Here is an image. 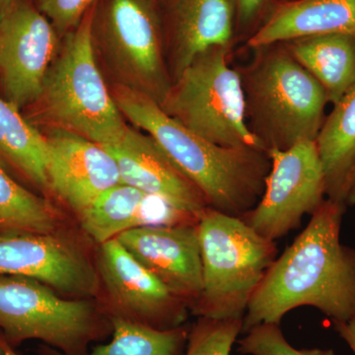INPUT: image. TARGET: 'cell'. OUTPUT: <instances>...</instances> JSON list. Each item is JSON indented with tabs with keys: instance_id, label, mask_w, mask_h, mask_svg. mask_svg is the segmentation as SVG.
Wrapping results in <instances>:
<instances>
[{
	"instance_id": "cell-1",
	"label": "cell",
	"mask_w": 355,
	"mask_h": 355,
	"mask_svg": "<svg viewBox=\"0 0 355 355\" xmlns=\"http://www.w3.org/2000/svg\"><path fill=\"white\" fill-rule=\"evenodd\" d=\"M347 207L326 198L304 230L268 268L254 291L242 333L280 326L287 313L311 306L333 323L355 320V249L340 241Z\"/></svg>"
},
{
	"instance_id": "cell-2",
	"label": "cell",
	"mask_w": 355,
	"mask_h": 355,
	"mask_svg": "<svg viewBox=\"0 0 355 355\" xmlns=\"http://www.w3.org/2000/svg\"><path fill=\"white\" fill-rule=\"evenodd\" d=\"M111 91L125 119L156 140L209 209L241 217L258 205L272 168L266 151L218 146L178 123L148 96L119 85Z\"/></svg>"
},
{
	"instance_id": "cell-3",
	"label": "cell",
	"mask_w": 355,
	"mask_h": 355,
	"mask_svg": "<svg viewBox=\"0 0 355 355\" xmlns=\"http://www.w3.org/2000/svg\"><path fill=\"white\" fill-rule=\"evenodd\" d=\"M254 51L250 64L237 69L248 127L254 137L266 153L286 150L304 140L315 141L329 103L321 84L284 44Z\"/></svg>"
},
{
	"instance_id": "cell-4",
	"label": "cell",
	"mask_w": 355,
	"mask_h": 355,
	"mask_svg": "<svg viewBox=\"0 0 355 355\" xmlns=\"http://www.w3.org/2000/svg\"><path fill=\"white\" fill-rule=\"evenodd\" d=\"M94 6L64 36L38 101L40 119L51 128L76 133L100 146L116 144L128 125L96 58Z\"/></svg>"
},
{
	"instance_id": "cell-5",
	"label": "cell",
	"mask_w": 355,
	"mask_h": 355,
	"mask_svg": "<svg viewBox=\"0 0 355 355\" xmlns=\"http://www.w3.org/2000/svg\"><path fill=\"white\" fill-rule=\"evenodd\" d=\"M202 287L191 308L198 318L243 319L252 296L277 258L275 242L241 217L207 207L197 223Z\"/></svg>"
},
{
	"instance_id": "cell-6",
	"label": "cell",
	"mask_w": 355,
	"mask_h": 355,
	"mask_svg": "<svg viewBox=\"0 0 355 355\" xmlns=\"http://www.w3.org/2000/svg\"><path fill=\"white\" fill-rule=\"evenodd\" d=\"M65 298L38 280L0 275V336L14 347L39 340L64 354L88 352L112 335L101 303Z\"/></svg>"
},
{
	"instance_id": "cell-7",
	"label": "cell",
	"mask_w": 355,
	"mask_h": 355,
	"mask_svg": "<svg viewBox=\"0 0 355 355\" xmlns=\"http://www.w3.org/2000/svg\"><path fill=\"white\" fill-rule=\"evenodd\" d=\"M231 48L214 46L198 53L173 80L159 106L191 132L218 146L265 150L248 127L241 77L229 65Z\"/></svg>"
},
{
	"instance_id": "cell-8",
	"label": "cell",
	"mask_w": 355,
	"mask_h": 355,
	"mask_svg": "<svg viewBox=\"0 0 355 355\" xmlns=\"http://www.w3.org/2000/svg\"><path fill=\"white\" fill-rule=\"evenodd\" d=\"M93 39L116 84L162 104L173 79L151 0H108L93 19Z\"/></svg>"
},
{
	"instance_id": "cell-9",
	"label": "cell",
	"mask_w": 355,
	"mask_h": 355,
	"mask_svg": "<svg viewBox=\"0 0 355 355\" xmlns=\"http://www.w3.org/2000/svg\"><path fill=\"white\" fill-rule=\"evenodd\" d=\"M272 168L265 191L253 209L241 216L259 234L275 242L313 216L327 198L326 178L315 141L286 150H270Z\"/></svg>"
},
{
	"instance_id": "cell-10",
	"label": "cell",
	"mask_w": 355,
	"mask_h": 355,
	"mask_svg": "<svg viewBox=\"0 0 355 355\" xmlns=\"http://www.w3.org/2000/svg\"><path fill=\"white\" fill-rule=\"evenodd\" d=\"M0 275L38 280L69 298L99 297V275L85 246L64 231H0Z\"/></svg>"
},
{
	"instance_id": "cell-11",
	"label": "cell",
	"mask_w": 355,
	"mask_h": 355,
	"mask_svg": "<svg viewBox=\"0 0 355 355\" xmlns=\"http://www.w3.org/2000/svg\"><path fill=\"white\" fill-rule=\"evenodd\" d=\"M96 266L107 316L157 330L184 324L189 308L116 239L98 246Z\"/></svg>"
},
{
	"instance_id": "cell-12",
	"label": "cell",
	"mask_w": 355,
	"mask_h": 355,
	"mask_svg": "<svg viewBox=\"0 0 355 355\" xmlns=\"http://www.w3.org/2000/svg\"><path fill=\"white\" fill-rule=\"evenodd\" d=\"M37 7L17 0L0 18V85L3 98L22 109L42 94L62 41Z\"/></svg>"
},
{
	"instance_id": "cell-13",
	"label": "cell",
	"mask_w": 355,
	"mask_h": 355,
	"mask_svg": "<svg viewBox=\"0 0 355 355\" xmlns=\"http://www.w3.org/2000/svg\"><path fill=\"white\" fill-rule=\"evenodd\" d=\"M44 137L49 191L76 216L103 193L121 184L116 160L100 144L60 128H50Z\"/></svg>"
},
{
	"instance_id": "cell-14",
	"label": "cell",
	"mask_w": 355,
	"mask_h": 355,
	"mask_svg": "<svg viewBox=\"0 0 355 355\" xmlns=\"http://www.w3.org/2000/svg\"><path fill=\"white\" fill-rule=\"evenodd\" d=\"M116 239L191 311L202 287L197 224L140 226Z\"/></svg>"
},
{
	"instance_id": "cell-15",
	"label": "cell",
	"mask_w": 355,
	"mask_h": 355,
	"mask_svg": "<svg viewBox=\"0 0 355 355\" xmlns=\"http://www.w3.org/2000/svg\"><path fill=\"white\" fill-rule=\"evenodd\" d=\"M102 146L116 160L121 183L163 198L177 209L198 218L209 207L197 187L148 133L128 127L119 141Z\"/></svg>"
},
{
	"instance_id": "cell-16",
	"label": "cell",
	"mask_w": 355,
	"mask_h": 355,
	"mask_svg": "<svg viewBox=\"0 0 355 355\" xmlns=\"http://www.w3.org/2000/svg\"><path fill=\"white\" fill-rule=\"evenodd\" d=\"M77 218L86 236L99 246L130 229L178 225L188 216L163 198L121 183L103 193Z\"/></svg>"
},
{
	"instance_id": "cell-17",
	"label": "cell",
	"mask_w": 355,
	"mask_h": 355,
	"mask_svg": "<svg viewBox=\"0 0 355 355\" xmlns=\"http://www.w3.org/2000/svg\"><path fill=\"white\" fill-rule=\"evenodd\" d=\"M329 34L355 35V0H286L248 39L251 49Z\"/></svg>"
},
{
	"instance_id": "cell-18",
	"label": "cell",
	"mask_w": 355,
	"mask_h": 355,
	"mask_svg": "<svg viewBox=\"0 0 355 355\" xmlns=\"http://www.w3.org/2000/svg\"><path fill=\"white\" fill-rule=\"evenodd\" d=\"M234 12L230 0H173V80L198 53L214 46H232Z\"/></svg>"
},
{
	"instance_id": "cell-19",
	"label": "cell",
	"mask_w": 355,
	"mask_h": 355,
	"mask_svg": "<svg viewBox=\"0 0 355 355\" xmlns=\"http://www.w3.org/2000/svg\"><path fill=\"white\" fill-rule=\"evenodd\" d=\"M315 144L326 178L327 198L347 207L355 171V83L324 118Z\"/></svg>"
},
{
	"instance_id": "cell-20",
	"label": "cell",
	"mask_w": 355,
	"mask_h": 355,
	"mask_svg": "<svg viewBox=\"0 0 355 355\" xmlns=\"http://www.w3.org/2000/svg\"><path fill=\"white\" fill-rule=\"evenodd\" d=\"M280 44L321 84L329 103L335 105L354 86L355 35H321Z\"/></svg>"
},
{
	"instance_id": "cell-21",
	"label": "cell",
	"mask_w": 355,
	"mask_h": 355,
	"mask_svg": "<svg viewBox=\"0 0 355 355\" xmlns=\"http://www.w3.org/2000/svg\"><path fill=\"white\" fill-rule=\"evenodd\" d=\"M0 158L40 190L49 191L46 137L1 96Z\"/></svg>"
},
{
	"instance_id": "cell-22",
	"label": "cell",
	"mask_w": 355,
	"mask_h": 355,
	"mask_svg": "<svg viewBox=\"0 0 355 355\" xmlns=\"http://www.w3.org/2000/svg\"><path fill=\"white\" fill-rule=\"evenodd\" d=\"M112 340L81 355H183L191 327L157 330L118 317H110ZM39 355H69L42 345Z\"/></svg>"
},
{
	"instance_id": "cell-23",
	"label": "cell",
	"mask_w": 355,
	"mask_h": 355,
	"mask_svg": "<svg viewBox=\"0 0 355 355\" xmlns=\"http://www.w3.org/2000/svg\"><path fill=\"white\" fill-rule=\"evenodd\" d=\"M62 229L64 219L55 207L21 186L0 164V231L53 233Z\"/></svg>"
},
{
	"instance_id": "cell-24",
	"label": "cell",
	"mask_w": 355,
	"mask_h": 355,
	"mask_svg": "<svg viewBox=\"0 0 355 355\" xmlns=\"http://www.w3.org/2000/svg\"><path fill=\"white\" fill-rule=\"evenodd\" d=\"M242 330L243 319L198 318L191 327L183 355H230Z\"/></svg>"
},
{
	"instance_id": "cell-25",
	"label": "cell",
	"mask_w": 355,
	"mask_h": 355,
	"mask_svg": "<svg viewBox=\"0 0 355 355\" xmlns=\"http://www.w3.org/2000/svg\"><path fill=\"white\" fill-rule=\"evenodd\" d=\"M237 340L238 352L246 355H338L333 349H297L287 342L277 324H261Z\"/></svg>"
},
{
	"instance_id": "cell-26",
	"label": "cell",
	"mask_w": 355,
	"mask_h": 355,
	"mask_svg": "<svg viewBox=\"0 0 355 355\" xmlns=\"http://www.w3.org/2000/svg\"><path fill=\"white\" fill-rule=\"evenodd\" d=\"M37 8L51 21L60 36L71 31L83 19L96 0H36Z\"/></svg>"
},
{
	"instance_id": "cell-27",
	"label": "cell",
	"mask_w": 355,
	"mask_h": 355,
	"mask_svg": "<svg viewBox=\"0 0 355 355\" xmlns=\"http://www.w3.org/2000/svg\"><path fill=\"white\" fill-rule=\"evenodd\" d=\"M268 0H230L234 23L241 31L251 29L260 17Z\"/></svg>"
},
{
	"instance_id": "cell-28",
	"label": "cell",
	"mask_w": 355,
	"mask_h": 355,
	"mask_svg": "<svg viewBox=\"0 0 355 355\" xmlns=\"http://www.w3.org/2000/svg\"><path fill=\"white\" fill-rule=\"evenodd\" d=\"M333 324L336 333L347 343L355 354V320L343 322V323H333Z\"/></svg>"
},
{
	"instance_id": "cell-29",
	"label": "cell",
	"mask_w": 355,
	"mask_h": 355,
	"mask_svg": "<svg viewBox=\"0 0 355 355\" xmlns=\"http://www.w3.org/2000/svg\"><path fill=\"white\" fill-rule=\"evenodd\" d=\"M345 205H347V207H354L355 205V171L352 175V180H350L347 198H345Z\"/></svg>"
},
{
	"instance_id": "cell-30",
	"label": "cell",
	"mask_w": 355,
	"mask_h": 355,
	"mask_svg": "<svg viewBox=\"0 0 355 355\" xmlns=\"http://www.w3.org/2000/svg\"><path fill=\"white\" fill-rule=\"evenodd\" d=\"M17 0H0V18L7 12Z\"/></svg>"
},
{
	"instance_id": "cell-31",
	"label": "cell",
	"mask_w": 355,
	"mask_h": 355,
	"mask_svg": "<svg viewBox=\"0 0 355 355\" xmlns=\"http://www.w3.org/2000/svg\"><path fill=\"white\" fill-rule=\"evenodd\" d=\"M0 343H1L6 355H20L19 354H17V352L14 350L13 347H11V345H9L8 343L1 338V336H0Z\"/></svg>"
},
{
	"instance_id": "cell-32",
	"label": "cell",
	"mask_w": 355,
	"mask_h": 355,
	"mask_svg": "<svg viewBox=\"0 0 355 355\" xmlns=\"http://www.w3.org/2000/svg\"><path fill=\"white\" fill-rule=\"evenodd\" d=\"M0 355H6V352H4L3 347H2L1 343H0Z\"/></svg>"
}]
</instances>
